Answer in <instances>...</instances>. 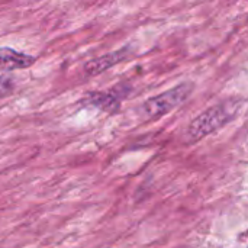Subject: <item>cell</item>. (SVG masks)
Instances as JSON below:
<instances>
[{
    "label": "cell",
    "instance_id": "cell-1",
    "mask_svg": "<svg viewBox=\"0 0 248 248\" xmlns=\"http://www.w3.org/2000/svg\"><path fill=\"white\" fill-rule=\"evenodd\" d=\"M240 106L241 105H238V100H237L232 103H219L217 106L206 109L190 122L187 128L189 140L199 141L208 137L209 134L221 129L222 126H225L228 122H231L235 118Z\"/></svg>",
    "mask_w": 248,
    "mask_h": 248
},
{
    "label": "cell",
    "instance_id": "cell-2",
    "mask_svg": "<svg viewBox=\"0 0 248 248\" xmlns=\"http://www.w3.org/2000/svg\"><path fill=\"white\" fill-rule=\"evenodd\" d=\"M193 84L192 83H182L155 97L148 99L141 106V115L145 119H158L164 116L166 113L171 112L182 103L187 100V97L192 94Z\"/></svg>",
    "mask_w": 248,
    "mask_h": 248
},
{
    "label": "cell",
    "instance_id": "cell-3",
    "mask_svg": "<svg viewBox=\"0 0 248 248\" xmlns=\"http://www.w3.org/2000/svg\"><path fill=\"white\" fill-rule=\"evenodd\" d=\"M121 93H122V86H118L116 89L109 92H92L90 94H87L84 102L87 106L97 108L108 113H115L121 108V102L125 97V94Z\"/></svg>",
    "mask_w": 248,
    "mask_h": 248
},
{
    "label": "cell",
    "instance_id": "cell-4",
    "mask_svg": "<svg viewBox=\"0 0 248 248\" xmlns=\"http://www.w3.org/2000/svg\"><path fill=\"white\" fill-rule=\"evenodd\" d=\"M129 55V48H122L109 54H105L99 58L90 60L89 62H86L84 65V73L87 76H97L106 70H109L110 67L119 64L121 61H125Z\"/></svg>",
    "mask_w": 248,
    "mask_h": 248
},
{
    "label": "cell",
    "instance_id": "cell-5",
    "mask_svg": "<svg viewBox=\"0 0 248 248\" xmlns=\"http://www.w3.org/2000/svg\"><path fill=\"white\" fill-rule=\"evenodd\" d=\"M33 62H35V57H32V55L19 52L9 46L0 48V67H4L7 70L28 68Z\"/></svg>",
    "mask_w": 248,
    "mask_h": 248
},
{
    "label": "cell",
    "instance_id": "cell-6",
    "mask_svg": "<svg viewBox=\"0 0 248 248\" xmlns=\"http://www.w3.org/2000/svg\"><path fill=\"white\" fill-rule=\"evenodd\" d=\"M15 90V81L10 76H0V99L10 96Z\"/></svg>",
    "mask_w": 248,
    "mask_h": 248
}]
</instances>
